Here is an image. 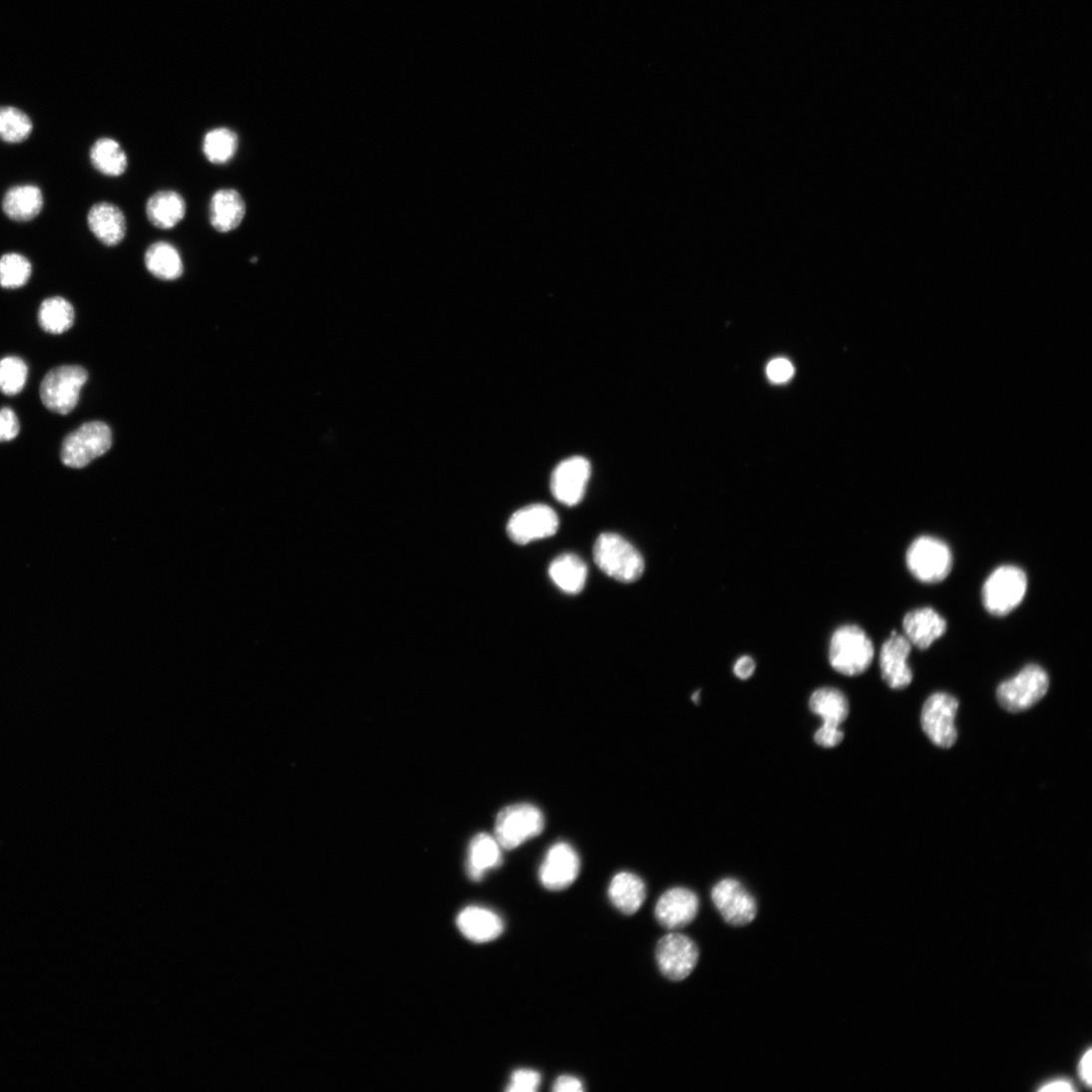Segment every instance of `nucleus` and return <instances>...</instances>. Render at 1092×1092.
Masks as SVG:
<instances>
[{"label":"nucleus","mask_w":1092,"mask_h":1092,"mask_svg":"<svg viewBox=\"0 0 1092 1092\" xmlns=\"http://www.w3.org/2000/svg\"><path fill=\"white\" fill-rule=\"evenodd\" d=\"M28 367L25 361L16 356L0 360V391L7 396H16L26 385Z\"/></svg>","instance_id":"473e14b6"},{"label":"nucleus","mask_w":1092,"mask_h":1092,"mask_svg":"<svg viewBox=\"0 0 1092 1092\" xmlns=\"http://www.w3.org/2000/svg\"><path fill=\"white\" fill-rule=\"evenodd\" d=\"M906 637L919 649H927L946 631V621L932 608L909 612L903 622Z\"/></svg>","instance_id":"6ab92c4d"},{"label":"nucleus","mask_w":1092,"mask_h":1092,"mask_svg":"<svg viewBox=\"0 0 1092 1092\" xmlns=\"http://www.w3.org/2000/svg\"><path fill=\"white\" fill-rule=\"evenodd\" d=\"M501 846L488 834L477 835L470 844L468 873L475 882H480L485 873L502 865Z\"/></svg>","instance_id":"bb28decb"},{"label":"nucleus","mask_w":1092,"mask_h":1092,"mask_svg":"<svg viewBox=\"0 0 1092 1092\" xmlns=\"http://www.w3.org/2000/svg\"><path fill=\"white\" fill-rule=\"evenodd\" d=\"M552 1090L555 1092H580L584 1091L581 1081L571 1075H561L556 1078L553 1083Z\"/></svg>","instance_id":"4c0bfd02"},{"label":"nucleus","mask_w":1092,"mask_h":1092,"mask_svg":"<svg viewBox=\"0 0 1092 1092\" xmlns=\"http://www.w3.org/2000/svg\"><path fill=\"white\" fill-rule=\"evenodd\" d=\"M588 567L584 560L572 553L561 554L549 566V576L564 593L575 595L584 589Z\"/></svg>","instance_id":"393cba45"},{"label":"nucleus","mask_w":1092,"mask_h":1092,"mask_svg":"<svg viewBox=\"0 0 1092 1092\" xmlns=\"http://www.w3.org/2000/svg\"><path fill=\"white\" fill-rule=\"evenodd\" d=\"M608 897L622 913L631 915L639 910L646 898L643 881L630 872H620L612 879Z\"/></svg>","instance_id":"4be33fe9"},{"label":"nucleus","mask_w":1092,"mask_h":1092,"mask_svg":"<svg viewBox=\"0 0 1092 1092\" xmlns=\"http://www.w3.org/2000/svg\"><path fill=\"white\" fill-rule=\"evenodd\" d=\"M579 870L580 861L575 850L567 843L559 842L547 851L539 878L545 889L560 892L575 882Z\"/></svg>","instance_id":"ddd939ff"},{"label":"nucleus","mask_w":1092,"mask_h":1092,"mask_svg":"<svg viewBox=\"0 0 1092 1092\" xmlns=\"http://www.w3.org/2000/svg\"><path fill=\"white\" fill-rule=\"evenodd\" d=\"M113 444L110 427L101 421L84 424L70 433L62 444L61 461L72 469H83L107 454Z\"/></svg>","instance_id":"20e7f679"},{"label":"nucleus","mask_w":1092,"mask_h":1092,"mask_svg":"<svg viewBox=\"0 0 1092 1092\" xmlns=\"http://www.w3.org/2000/svg\"><path fill=\"white\" fill-rule=\"evenodd\" d=\"M32 132L33 123L26 113L14 107H0V140L22 143Z\"/></svg>","instance_id":"7c9ffc66"},{"label":"nucleus","mask_w":1092,"mask_h":1092,"mask_svg":"<svg viewBox=\"0 0 1092 1092\" xmlns=\"http://www.w3.org/2000/svg\"><path fill=\"white\" fill-rule=\"evenodd\" d=\"M457 924L467 938L479 943L496 939L504 930L503 919L493 910L480 907L465 909L459 914Z\"/></svg>","instance_id":"412c9836"},{"label":"nucleus","mask_w":1092,"mask_h":1092,"mask_svg":"<svg viewBox=\"0 0 1092 1092\" xmlns=\"http://www.w3.org/2000/svg\"><path fill=\"white\" fill-rule=\"evenodd\" d=\"M844 740V733L841 727H834L828 725H822L815 734V742L817 745L832 749L839 746Z\"/></svg>","instance_id":"c9c22d12"},{"label":"nucleus","mask_w":1092,"mask_h":1092,"mask_svg":"<svg viewBox=\"0 0 1092 1092\" xmlns=\"http://www.w3.org/2000/svg\"><path fill=\"white\" fill-rule=\"evenodd\" d=\"M239 148V138L235 131L227 127H218L206 132L202 139V154L206 161L215 166H224L233 161Z\"/></svg>","instance_id":"c85d7f7f"},{"label":"nucleus","mask_w":1092,"mask_h":1092,"mask_svg":"<svg viewBox=\"0 0 1092 1092\" xmlns=\"http://www.w3.org/2000/svg\"><path fill=\"white\" fill-rule=\"evenodd\" d=\"M90 159L97 172L105 177L120 178L128 170L129 160L122 145L115 139L104 137L95 142Z\"/></svg>","instance_id":"a878e982"},{"label":"nucleus","mask_w":1092,"mask_h":1092,"mask_svg":"<svg viewBox=\"0 0 1092 1092\" xmlns=\"http://www.w3.org/2000/svg\"><path fill=\"white\" fill-rule=\"evenodd\" d=\"M911 643L905 636L894 631L884 643L880 665L883 679L893 689L902 690L912 682V671L909 665Z\"/></svg>","instance_id":"2eb2a0df"},{"label":"nucleus","mask_w":1092,"mask_h":1092,"mask_svg":"<svg viewBox=\"0 0 1092 1092\" xmlns=\"http://www.w3.org/2000/svg\"><path fill=\"white\" fill-rule=\"evenodd\" d=\"M593 554L595 563L604 573L626 584L637 580L644 571L640 552L618 535H601L595 543Z\"/></svg>","instance_id":"7ed1b4c3"},{"label":"nucleus","mask_w":1092,"mask_h":1092,"mask_svg":"<svg viewBox=\"0 0 1092 1092\" xmlns=\"http://www.w3.org/2000/svg\"><path fill=\"white\" fill-rule=\"evenodd\" d=\"M810 708L823 720L822 725L834 727H841L850 712L846 695L833 687L816 690L811 696Z\"/></svg>","instance_id":"cd10ccee"},{"label":"nucleus","mask_w":1092,"mask_h":1092,"mask_svg":"<svg viewBox=\"0 0 1092 1092\" xmlns=\"http://www.w3.org/2000/svg\"><path fill=\"white\" fill-rule=\"evenodd\" d=\"M711 900L723 920L734 926H745L755 920L758 904L745 886L735 879L718 882L711 891Z\"/></svg>","instance_id":"9d476101"},{"label":"nucleus","mask_w":1092,"mask_h":1092,"mask_svg":"<svg viewBox=\"0 0 1092 1092\" xmlns=\"http://www.w3.org/2000/svg\"><path fill=\"white\" fill-rule=\"evenodd\" d=\"M692 700H693V702H694V703H696V704H697V703H699V700H700V691H696L695 693H693V695H692Z\"/></svg>","instance_id":"79ce46f5"},{"label":"nucleus","mask_w":1092,"mask_h":1092,"mask_svg":"<svg viewBox=\"0 0 1092 1092\" xmlns=\"http://www.w3.org/2000/svg\"><path fill=\"white\" fill-rule=\"evenodd\" d=\"M1040 1090L1041 1091H1071V1090H1073V1088L1071 1087V1084L1069 1082L1065 1081V1080H1056V1081H1053V1082L1043 1086Z\"/></svg>","instance_id":"a19ab883"},{"label":"nucleus","mask_w":1092,"mask_h":1092,"mask_svg":"<svg viewBox=\"0 0 1092 1092\" xmlns=\"http://www.w3.org/2000/svg\"><path fill=\"white\" fill-rule=\"evenodd\" d=\"M874 653L871 638L857 625H843L831 637L830 664L842 675L856 677L865 673L873 662Z\"/></svg>","instance_id":"f257e3e1"},{"label":"nucleus","mask_w":1092,"mask_h":1092,"mask_svg":"<svg viewBox=\"0 0 1092 1092\" xmlns=\"http://www.w3.org/2000/svg\"><path fill=\"white\" fill-rule=\"evenodd\" d=\"M544 829L545 817L537 807L530 804L509 806L497 816L495 839L501 848L514 850L540 836Z\"/></svg>","instance_id":"0eeeda50"},{"label":"nucleus","mask_w":1092,"mask_h":1092,"mask_svg":"<svg viewBox=\"0 0 1092 1092\" xmlns=\"http://www.w3.org/2000/svg\"><path fill=\"white\" fill-rule=\"evenodd\" d=\"M756 671V662L750 655H744L734 666L735 675L741 680L750 679Z\"/></svg>","instance_id":"58836bf2"},{"label":"nucleus","mask_w":1092,"mask_h":1092,"mask_svg":"<svg viewBox=\"0 0 1092 1092\" xmlns=\"http://www.w3.org/2000/svg\"><path fill=\"white\" fill-rule=\"evenodd\" d=\"M699 899L684 888L667 891L655 906L654 915L661 925L677 930L690 924L699 911Z\"/></svg>","instance_id":"dca6fc26"},{"label":"nucleus","mask_w":1092,"mask_h":1092,"mask_svg":"<svg viewBox=\"0 0 1092 1092\" xmlns=\"http://www.w3.org/2000/svg\"><path fill=\"white\" fill-rule=\"evenodd\" d=\"M88 379V372L80 366L56 368L42 382L41 400L50 411L67 415L77 407Z\"/></svg>","instance_id":"6e6552de"},{"label":"nucleus","mask_w":1092,"mask_h":1092,"mask_svg":"<svg viewBox=\"0 0 1092 1092\" xmlns=\"http://www.w3.org/2000/svg\"><path fill=\"white\" fill-rule=\"evenodd\" d=\"M958 700L950 694L934 693L921 711V726L927 738L938 748L950 749L957 741L955 718Z\"/></svg>","instance_id":"1a4fd4ad"},{"label":"nucleus","mask_w":1092,"mask_h":1092,"mask_svg":"<svg viewBox=\"0 0 1092 1092\" xmlns=\"http://www.w3.org/2000/svg\"><path fill=\"white\" fill-rule=\"evenodd\" d=\"M146 214L155 227L171 230L183 220L186 214V202L176 190H160L154 193L146 203Z\"/></svg>","instance_id":"aec40b11"},{"label":"nucleus","mask_w":1092,"mask_h":1092,"mask_svg":"<svg viewBox=\"0 0 1092 1092\" xmlns=\"http://www.w3.org/2000/svg\"><path fill=\"white\" fill-rule=\"evenodd\" d=\"M144 262L154 276L166 281L179 279L184 271L181 252L174 244L166 241L152 244L145 252Z\"/></svg>","instance_id":"b1692460"},{"label":"nucleus","mask_w":1092,"mask_h":1092,"mask_svg":"<svg viewBox=\"0 0 1092 1092\" xmlns=\"http://www.w3.org/2000/svg\"><path fill=\"white\" fill-rule=\"evenodd\" d=\"M20 433V422L10 408L0 410V443L11 442Z\"/></svg>","instance_id":"f704fd0d"},{"label":"nucleus","mask_w":1092,"mask_h":1092,"mask_svg":"<svg viewBox=\"0 0 1092 1092\" xmlns=\"http://www.w3.org/2000/svg\"><path fill=\"white\" fill-rule=\"evenodd\" d=\"M953 553L948 545L932 537H919L910 546L907 564L911 574L926 584L948 576L953 568Z\"/></svg>","instance_id":"39448f33"},{"label":"nucleus","mask_w":1092,"mask_h":1092,"mask_svg":"<svg viewBox=\"0 0 1092 1092\" xmlns=\"http://www.w3.org/2000/svg\"><path fill=\"white\" fill-rule=\"evenodd\" d=\"M542 1083V1075L533 1069H519L514 1072L507 1087L508 1092H536Z\"/></svg>","instance_id":"72a5a7b5"},{"label":"nucleus","mask_w":1092,"mask_h":1092,"mask_svg":"<svg viewBox=\"0 0 1092 1092\" xmlns=\"http://www.w3.org/2000/svg\"><path fill=\"white\" fill-rule=\"evenodd\" d=\"M88 224L95 237L108 247L121 244L127 235L126 215L112 202L94 204L88 214Z\"/></svg>","instance_id":"a211bd4d"},{"label":"nucleus","mask_w":1092,"mask_h":1092,"mask_svg":"<svg viewBox=\"0 0 1092 1092\" xmlns=\"http://www.w3.org/2000/svg\"><path fill=\"white\" fill-rule=\"evenodd\" d=\"M1091 1056H1092V1052H1091V1050L1089 1049V1050H1088V1051H1087V1052H1086V1053H1085V1054L1083 1055V1057H1082V1059H1081V1061H1080V1063H1079V1074H1080V1077L1082 1078V1080H1083V1081H1084V1082H1085V1083H1086L1087 1085H1090V1084H1091V1077H1092V1074H1091V1062H1092V1057H1091Z\"/></svg>","instance_id":"ea45409f"},{"label":"nucleus","mask_w":1092,"mask_h":1092,"mask_svg":"<svg viewBox=\"0 0 1092 1092\" xmlns=\"http://www.w3.org/2000/svg\"><path fill=\"white\" fill-rule=\"evenodd\" d=\"M558 526V518L550 507L535 504L519 510L510 519L507 534L510 540L524 546L554 536Z\"/></svg>","instance_id":"f8f14e48"},{"label":"nucleus","mask_w":1092,"mask_h":1092,"mask_svg":"<svg viewBox=\"0 0 1092 1092\" xmlns=\"http://www.w3.org/2000/svg\"><path fill=\"white\" fill-rule=\"evenodd\" d=\"M660 971L672 981H681L691 975L699 960V949L689 936L671 932L663 936L655 949Z\"/></svg>","instance_id":"9b49d317"},{"label":"nucleus","mask_w":1092,"mask_h":1092,"mask_svg":"<svg viewBox=\"0 0 1092 1092\" xmlns=\"http://www.w3.org/2000/svg\"><path fill=\"white\" fill-rule=\"evenodd\" d=\"M1028 590L1026 572L1016 565L1004 564L986 578L981 598L985 610L994 616H1006L1024 601Z\"/></svg>","instance_id":"f03ea898"},{"label":"nucleus","mask_w":1092,"mask_h":1092,"mask_svg":"<svg viewBox=\"0 0 1092 1092\" xmlns=\"http://www.w3.org/2000/svg\"><path fill=\"white\" fill-rule=\"evenodd\" d=\"M246 202L234 188L216 190L209 200L208 218L213 230L230 233L242 224L246 215Z\"/></svg>","instance_id":"f3484780"},{"label":"nucleus","mask_w":1092,"mask_h":1092,"mask_svg":"<svg viewBox=\"0 0 1092 1092\" xmlns=\"http://www.w3.org/2000/svg\"><path fill=\"white\" fill-rule=\"evenodd\" d=\"M44 198L41 189L33 184L10 188L3 199V209L13 221L29 222L39 215Z\"/></svg>","instance_id":"5701e85b"},{"label":"nucleus","mask_w":1092,"mask_h":1092,"mask_svg":"<svg viewBox=\"0 0 1092 1092\" xmlns=\"http://www.w3.org/2000/svg\"><path fill=\"white\" fill-rule=\"evenodd\" d=\"M767 373L771 381L783 383L791 379L794 369L787 359L778 358L770 362Z\"/></svg>","instance_id":"e433bc0d"},{"label":"nucleus","mask_w":1092,"mask_h":1092,"mask_svg":"<svg viewBox=\"0 0 1092 1092\" xmlns=\"http://www.w3.org/2000/svg\"><path fill=\"white\" fill-rule=\"evenodd\" d=\"M1050 679L1047 672L1036 664L1026 666L1011 679L1002 682L996 691L1000 706L1011 713L1026 711L1047 694Z\"/></svg>","instance_id":"423d86ee"},{"label":"nucleus","mask_w":1092,"mask_h":1092,"mask_svg":"<svg viewBox=\"0 0 1092 1092\" xmlns=\"http://www.w3.org/2000/svg\"><path fill=\"white\" fill-rule=\"evenodd\" d=\"M591 477V466L582 457L562 461L553 471L550 489L553 497L563 505L572 507L584 498Z\"/></svg>","instance_id":"4468645a"},{"label":"nucleus","mask_w":1092,"mask_h":1092,"mask_svg":"<svg viewBox=\"0 0 1092 1092\" xmlns=\"http://www.w3.org/2000/svg\"><path fill=\"white\" fill-rule=\"evenodd\" d=\"M75 308L60 297L45 300L39 310V323L42 329L51 334L68 331L75 323Z\"/></svg>","instance_id":"c756f323"},{"label":"nucleus","mask_w":1092,"mask_h":1092,"mask_svg":"<svg viewBox=\"0 0 1092 1092\" xmlns=\"http://www.w3.org/2000/svg\"><path fill=\"white\" fill-rule=\"evenodd\" d=\"M32 272V263L22 254L12 252L0 257V286L4 288L16 289L24 286Z\"/></svg>","instance_id":"2f4dec72"}]
</instances>
